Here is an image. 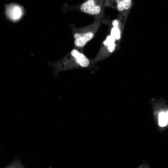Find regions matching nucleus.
Masks as SVG:
<instances>
[{"label":"nucleus","instance_id":"f257e3e1","mask_svg":"<svg viewBox=\"0 0 168 168\" xmlns=\"http://www.w3.org/2000/svg\"><path fill=\"white\" fill-rule=\"evenodd\" d=\"M5 12L7 16L13 21L19 20L23 14V9L20 5L12 3L5 6Z\"/></svg>","mask_w":168,"mask_h":168},{"label":"nucleus","instance_id":"f03ea898","mask_svg":"<svg viewBox=\"0 0 168 168\" xmlns=\"http://www.w3.org/2000/svg\"><path fill=\"white\" fill-rule=\"evenodd\" d=\"M80 8L82 12L91 15L97 14L101 10L100 6L95 0H87L82 4Z\"/></svg>","mask_w":168,"mask_h":168},{"label":"nucleus","instance_id":"7ed1b4c3","mask_svg":"<svg viewBox=\"0 0 168 168\" xmlns=\"http://www.w3.org/2000/svg\"><path fill=\"white\" fill-rule=\"evenodd\" d=\"M94 36V34L91 32H87L85 33L79 34L76 33L74 35L76 39L74 43L75 45L78 47H82L87 42L91 39Z\"/></svg>","mask_w":168,"mask_h":168},{"label":"nucleus","instance_id":"20e7f679","mask_svg":"<svg viewBox=\"0 0 168 168\" xmlns=\"http://www.w3.org/2000/svg\"><path fill=\"white\" fill-rule=\"evenodd\" d=\"M71 54L74 58L77 64L82 67H86L89 65L90 62L88 59L83 54L80 53L77 50H72Z\"/></svg>","mask_w":168,"mask_h":168},{"label":"nucleus","instance_id":"39448f33","mask_svg":"<svg viewBox=\"0 0 168 168\" xmlns=\"http://www.w3.org/2000/svg\"><path fill=\"white\" fill-rule=\"evenodd\" d=\"M115 39L111 35H110L108 36L106 40L104 41V45L107 47L108 50L110 52H112L115 49Z\"/></svg>","mask_w":168,"mask_h":168},{"label":"nucleus","instance_id":"423d86ee","mask_svg":"<svg viewBox=\"0 0 168 168\" xmlns=\"http://www.w3.org/2000/svg\"><path fill=\"white\" fill-rule=\"evenodd\" d=\"M158 121L159 125L161 127H164L167 124L168 119L166 113L161 112L159 113Z\"/></svg>","mask_w":168,"mask_h":168},{"label":"nucleus","instance_id":"0eeeda50","mask_svg":"<svg viewBox=\"0 0 168 168\" xmlns=\"http://www.w3.org/2000/svg\"><path fill=\"white\" fill-rule=\"evenodd\" d=\"M111 35L115 39L119 40L120 38V31L117 26H114L111 31Z\"/></svg>","mask_w":168,"mask_h":168},{"label":"nucleus","instance_id":"6e6552de","mask_svg":"<svg viewBox=\"0 0 168 168\" xmlns=\"http://www.w3.org/2000/svg\"><path fill=\"white\" fill-rule=\"evenodd\" d=\"M117 7L119 11H122L124 9V6L122 0H117Z\"/></svg>","mask_w":168,"mask_h":168},{"label":"nucleus","instance_id":"1a4fd4ad","mask_svg":"<svg viewBox=\"0 0 168 168\" xmlns=\"http://www.w3.org/2000/svg\"><path fill=\"white\" fill-rule=\"evenodd\" d=\"M9 168L15 167H21L22 166L20 162L16 160L15 161L13 162L9 166Z\"/></svg>","mask_w":168,"mask_h":168},{"label":"nucleus","instance_id":"9d476101","mask_svg":"<svg viewBox=\"0 0 168 168\" xmlns=\"http://www.w3.org/2000/svg\"><path fill=\"white\" fill-rule=\"evenodd\" d=\"M125 9H129L131 6L132 2L131 0H122Z\"/></svg>","mask_w":168,"mask_h":168},{"label":"nucleus","instance_id":"9b49d317","mask_svg":"<svg viewBox=\"0 0 168 168\" xmlns=\"http://www.w3.org/2000/svg\"><path fill=\"white\" fill-rule=\"evenodd\" d=\"M112 25L114 26H118L119 25V22L117 20H114L112 23Z\"/></svg>","mask_w":168,"mask_h":168},{"label":"nucleus","instance_id":"f8f14e48","mask_svg":"<svg viewBox=\"0 0 168 168\" xmlns=\"http://www.w3.org/2000/svg\"><path fill=\"white\" fill-rule=\"evenodd\" d=\"M166 114L167 117L168 119V111H167V112H166Z\"/></svg>","mask_w":168,"mask_h":168}]
</instances>
